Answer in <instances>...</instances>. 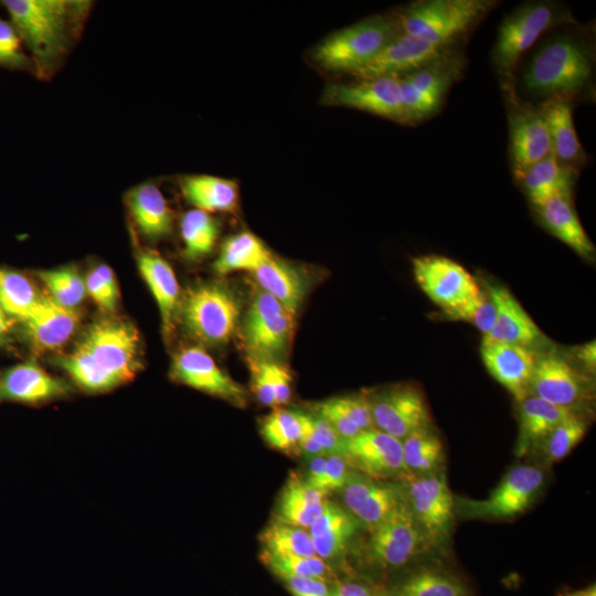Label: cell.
<instances>
[{"instance_id":"obj_1","label":"cell","mask_w":596,"mask_h":596,"mask_svg":"<svg viewBox=\"0 0 596 596\" xmlns=\"http://www.w3.org/2000/svg\"><path fill=\"white\" fill-rule=\"evenodd\" d=\"M595 38L577 21L549 30L521 60L514 78L518 96L534 105L563 100L575 105L595 96Z\"/></svg>"},{"instance_id":"obj_55","label":"cell","mask_w":596,"mask_h":596,"mask_svg":"<svg viewBox=\"0 0 596 596\" xmlns=\"http://www.w3.org/2000/svg\"><path fill=\"white\" fill-rule=\"evenodd\" d=\"M292 596H328L330 587L328 583L308 577H281L280 578Z\"/></svg>"},{"instance_id":"obj_37","label":"cell","mask_w":596,"mask_h":596,"mask_svg":"<svg viewBox=\"0 0 596 596\" xmlns=\"http://www.w3.org/2000/svg\"><path fill=\"white\" fill-rule=\"evenodd\" d=\"M273 255L265 244L253 233L243 231L226 238L214 263L217 274L235 270L255 272Z\"/></svg>"},{"instance_id":"obj_14","label":"cell","mask_w":596,"mask_h":596,"mask_svg":"<svg viewBox=\"0 0 596 596\" xmlns=\"http://www.w3.org/2000/svg\"><path fill=\"white\" fill-rule=\"evenodd\" d=\"M322 102L366 111L408 126L402 105L400 76L331 83L324 88Z\"/></svg>"},{"instance_id":"obj_5","label":"cell","mask_w":596,"mask_h":596,"mask_svg":"<svg viewBox=\"0 0 596 596\" xmlns=\"http://www.w3.org/2000/svg\"><path fill=\"white\" fill-rule=\"evenodd\" d=\"M400 33L393 13L371 15L328 35L316 46L313 58L323 68L351 74Z\"/></svg>"},{"instance_id":"obj_38","label":"cell","mask_w":596,"mask_h":596,"mask_svg":"<svg viewBox=\"0 0 596 596\" xmlns=\"http://www.w3.org/2000/svg\"><path fill=\"white\" fill-rule=\"evenodd\" d=\"M397 596H471V589L456 575L422 568L403 582Z\"/></svg>"},{"instance_id":"obj_13","label":"cell","mask_w":596,"mask_h":596,"mask_svg":"<svg viewBox=\"0 0 596 596\" xmlns=\"http://www.w3.org/2000/svg\"><path fill=\"white\" fill-rule=\"evenodd\" d=\"M292 329L294 315L262 290L246 312L243 334L255 360L275 361L286 351Z\"/></svg>"},{"instance_id":"obj_31","label":"cell","mask_w":596,"mask_h":596,"mask_svg":"<svg viewBox=\"0 0 596 596\" xmlns=\"http://www.w3.org/2000/svg\"><path fill=\"white\" fill-rule=\"evenodd\" d=\"M573 411L551 404L532 394L519 402V435L515 454L524 456L543 441L552 429Z\"/></svg>"},{"instance_id":"obj_50","label":"cell","mask_w":596,"mask_h":596,"mask_svg":"<svg viewBox=\"0 0 596 596\" xmlns=\"http://www.w3.org/2000/svg\"><path fill=\"white\" fill-rule=\"evenodd\" d=\"M350 471L351 468L343 456H327L323 472L317 489L326 496L334 491H340L343 488Z\"/></svg>"},{"instance_id":"obj_52","label":"cell","mask_w":596,"mask_h":596,"mask_svg":"<svg viewBox=\"0 0 596 596\" xmlns=\"http://www.w3.org/2000/svg\"><path fill=\"white\" fill-rule=\"evenodd\" d=\"M272 361L256 360L252 364L253 390L258 402L265 406L276 407Z\"/></svg>"},{"instance_id":"obj_8","label":"cell","mask_w":596,"mask_h":596,"mask_svg":"<svg viewBox=\"0 0 596 596\" xmlns=\"http://www.w3.org/2000/svg\"><path fill=\"white\" fill-rule=\"evenodd\" d=\"M241 306L235 294L219 284L190 288L181 305L182 322L188 332L205 344H222L232 337Z\"/></svg>"},{"instance_id":"obj_11","label":"cell","mask_w":596,"mask_h":596,"mask_svg":"<svg viewBox=\"0 0 596 596\" xmlns=\"http://www.w3.org/2000/svg\"><path fill=\"white\" fill-rule=\"evenodd\" d=\"M407 505L429 543L449 540L454 522L455 496L444 470L404 480Z\"/></svg>"},{"instance_id":"obj_57","label":"cell","mask_w":596,"mask_h":596,"mask_svg":"<svg viewBox=\"0 0 596 596\" xmlns=\"http://www.w3.org/2000/svg\"><path fill=\"white\" fill-rule=\"evenodd\" d=\"M328 596H375L373 589L360 582L339 583L330 588Z\"/></svg>"},{"instance_id":"obj_58","label":"cell","mask_w":596,"mask_h":596,"mask_svg":"<svg viewBox=\"0 0 596 596\" xmlns=\"http://www.w3.org/2000/svg\"><path fill=\"white\" fill-rule=\"evenodd\" d=\"M575 356L582 364L584 370L589 374L595 373L596 369V343L595 341L587 342L574 350Z\"/></svg>"},{"instance_id":"obj_51","label":"cell","mask_w":596,"mask_h":596,"mask_svg":"<svg viewBox=\"0 0 596 596\" xmlns=\"http://www.w3.org/2000/svg\"><path fill=\"white\" fill-rule=\"evenodd\" d=\"M21 42L13 25L0 19V64L19 66L25 63Z\"/></svg>"},{"instance_id":"obj_33","label":"cell","mask_w":596,"mask_h":596,"mask_svg":"<svg viewBox=\"0 0 596 596\" xmlns=\"http://www.w3.org/2000/svg\"><path fill=\"white\" fill-rule=\"evenodd\" d=\"M327 502L326 494L298 476H291L280 493L274 520L308 530Z\"/></svg>"},{"instance_id":"obj_19","label":"cell","mask_w":596,"mask_h":596,"mask_svg":"<svg viewBox=\"0 0 596 596\" xmlns=\"http://www.w3.org/2000/svg\"><path fill=\"white\" fill-rule=\"evenodd\" d=\"M171 377L187 386L220 397L235 406L247 404V393L215 363L213 358L198 347L180 350L171 364Z\"/></svg>"},{"instance_id":"obj_44","label":"cell","mask_w":596,"mask_h":596,"mask_svg":"<svg viewBox=\"0 0 596 596\" xmlns=\"http://www.w3.org/2000/svg\"><path fill=\"white\" fill-rule=\"evenodd\" d=\"M263 550L300 556L315 554L308 530L273 520L259 536Z\"/></svg>"},{"instance_id":"obj_56","label":"cell","mask_w":596,"mask_h":596,"mask_svg":"<svg viewBox=\"0 0 596 596\" xmlns=\"http://www.w3.org/2000/svg\"><path fill=\"white\" fill-rule=\"evenodd\" d=\"M276 406L285 405L291 397V376L288 370L276 361H272Z\"/></svg>"},{"instance_id":"obj_25","label":"cell","mask_w":596,"mask_h":596,"mask_svg":"<svg viewBox=\"0 0 596 596\" xmlns=\"http://www.w3.org/2000/svg\"><path fill=\"white\" fill-rule=\"evenodd\" d=\"M25 333L38 350H54L65 344L79 323L75 308L58 305L50 297H41L22 320Z\"/></svg>"},{"instance_id":"obj_36","label":"cell","mask_w":596,"mask_h":596,"mask_svg":"<svg viewBox=\"0 0 596 596\" xmlns=\"http://www.w3.org/2000/svg\"><path fill=\"white\" fill-rule=\"evenodd\" d=\"M401 441L404 465L409 477L443 470L445 448L439 434L432 425L416 429Z\"/></svg>"},{"instance_id":"obj_34","label":"cell","mask_w":596,"mask_h":596,"mask_svg":"<svg viewBox=\"0 0 596 596\" xmlns=\"http://www.w3.org/2000/svg\"><path fill=\"white\" fill-rule=\"evenodd\" d=\"M254 274L262 289L295 316L307 290V280L302 273L272 256Z\"/></svg>"},{"instance_id":"obj_32","label":"cell","mask_w":596,"mask_h":596,"mask_svg":"<svg viewBox=\"0 0 596 596\" xmlns=\"http://www.w3.org/2000/svg\"><path fill=\"white\" fill-rule=\"evenodd\" d=\"M127 204L140 233L150 240L170 234L173 213L161 190L152 182L132 188L127 194Z\"/></svg>"},{"instance_id":"obj_6","label":"cell","mask_w":596,"mask_h":596,"mask_svg":"<svg viewBox=\"0 0 596 596\" xmlns=\"http://www.w3.org/2000/svg\"><path fill=\"white\" fill-rule=\"evenodd\" d=\"M464 46L400 76L402 105L408 126L426 121L440 113L450 88L466 70Z\"/></svg>"},{"instance_id":"obj_2","label":"cell","mask_w":596,"mask_h":596,"mask_svg":"<svg viewBox=\"0 0 596 596\" xmlns=\"http://www.w3.org/2000/svg\"><path fill=\"white\" fill-rule=\"evenodd\" d=\"M2 6L42 73L65 54L86 7L68 0H4Z\"/></svg>"},{"instance_id":"obj_12","label":"cell","mask_w":596,"mask_h":596,"mask_svg":"<svg viewBox=\"0 0 596 596\" xmlns=\"http://www.w3.org/2000/svg\"><path fill=\"white\" fill-rule=\"evenodd\" d=\"M412 265L417 285L440 310L460 306L482 291L476 278L448 257L421 255Z\"/></svg>"},{"instance_id":"obj_10","label":"cell","mask_w":596,"mask_h":596,"mask_svg":"<svg viewBox=\"0 0 596 596\" xmlns=\"http://www.w3.org/2000/svg\"><path fill=\"white\" fill-rule=\"evenodd\" d=\"M78 345L118 385L130 381L140 366L138 331L128 322L98 321L87 330Z\"/></svg>"},{"instance_id":"obj_9","label":"cell","mask_w":596,"mask_h":596,"mask_svg":"<svg viewBox=\"0 0 596 596\" xmlns=\"http://www.w3.org/2000/svg\"><path fill=\"white\" fill-rule=\"evenodd\" d=\"M508 118L509 159L517 182L536 162L552 153L547 126L539 105L521 99L515 88L502 92Z\"/></svg>"},{"instance_id":"obj_27","label":"cell","mask_w":596,"mask_h":596,"mask_svg":"<svg viewBox=\"0 0 596 596\" xmlns=\"http://www.w3.org/2000/svg\"><path fill=\"white\" fill-rule=\"evenodd\" d=\"M533 209L546 231L582 258L594 259V244L578 219L573 198L556 196Z\"/></svg>"},{"instance_id":"obj_49","label":"cell","mask_w":596,"mask_h":596,"mask_svg":"<svg viewBox=\"0 0 596 596\" xmlns=\"http://www.w3.org/2000/svg\"><path fill=\"white\" fill-rule=\"evenodd\" d=\"M315 414L323 418L343 439H349L363 432L343 409L337 397L315 405Z\"/></svg>"},{"instance_id":"obj_17","label":"cell","mask_w":596,"mask_h":596,"mask_svg":"<svg viewBox=\"0 0 596 596\" xmlns=\"http://www.w3.org/2000/svg\"><path fill=\"white\" fill-rule=\"evenodd\" d=\"M342 456L351 469L375 479L402 477L406 480L409 477L404 465L402 441L376 428L344 439Z\"/></svg>"},{"instance_id":"obj_40","label":"cell","mask_w":596,"mask_h":596,"mask_svg":"<svg viewBox=\"0 0 596 596\" xmlns=\"http://www.w3.org/2000/svg\"><path fill=\"white\" fill-rule=\"evenodd\" d=\"M588 421L578 409L561 421L538 446L544 464L552 465L565 458L583 439Z\"/></svg>"},{"instance_id":"obj_43","label":"cell","mask_w":596,"mask_h":596,"mask_svg":"<svg viewBox=\"0 0 596 596\" xmlns=\"http://www.w3.org/2000/svg\"><path fill=\"white\" fill-rule=\"evenodd\" d=\"M260 557L263 563L279 578L308 577L326 583H330L333 579V573L327 561L317 555L278 554L263 550Z\"/></svg>"},{"instance_id":"obj_15","label":"cell","mask_w":596,"mask_h":596,"mask_svg":"<svg viewBox=\"0 0 596 596\" xmlns=\"http://www.w3.org/2000/svg\"><path fill=\"white\" fill-rule=\"evenodd\" d=\"M370 531L368 557L381 568L404 566L429 543L407 502Z\"/></svg>"},{"instance_id":"obj_7","label":"cell","mask_w":596,"mask_h":596,"mask_svg":"<svg viewBox=\"0 0 596 596\" xmlns=\"http://www.w3.org/2000/svg\"><path fill=\"white\" fill-rule=\"evenodd\" d=\"M544 471L532 465L511 468L482 500L455 497V512L465 519L503 521L525 512L539 497Z\"/></svg>"},{"instance_id":"obj_23","label":"cell","mask_w":596,"mask_h":596,"mask_svg":"<svg viewBox=\"0 0 596 596\" xmlns=\"http://www.w3.org/2000/svg\"><path fill=\"white\" fill-rule=\"evenodd\" d=\"M480 353L489 374L505 387L517 402L529 395L538 356L535 351L519 345L482 341Z\"/></svg>"},{"instance_id":"obj_60","label":"cell","mask_w":596,"mask_h":596,"mask_svg":"<svg viewBox=\"0 0 596 596\" xmlns=\"http://www.w3.org/2000/svg\"><path fill=\"white\" fill-rule=\"evenodd\" d=\"M557 596H596V585L593 584L581 589L564 590Z\"/></svg>"},{"instance_id":"obj_35","label":"cell","mask_w":596,"mask_h":596,"mask_svg":"<svg viewBox=\"0 0 596 596\" xmlns=\"http://www.w3.org/2000/svg\"><path fill=\"white\" fill-rule=\"evenodd\" d=\"M185 200L195 209L210 212H233L238 203V185L234 180L209 174L189 175L182 180Z\"/></svg>"},{"instance_id":"obj_20","label":"cell","mask_w":596,"mask_h":596,"mask_svg":"<svg viewBox=\"0 0 596 596\" xmlns=\"http://www.w3.org/2000/svg\"><path fill=\"white\" fill-rule=\"evenodd\" d=\"M529 394L557 406L577 409L589 394V382L566 359L544 352L536 356Z\"/></svg>"},{"instance_id":"obj_59","label":"cell","mask_w":596,"mask_h":596,"mask_svg":"<svg viewBox=\"0 0 596 596\" xmlns=\"http://www.w3.org/2000/svg\"><path fill=\"white\" fill-rule=\"evenodd\" d=\"M11 323V317L0 307V343L7 339Z\"/></svg>"},{"instance_id":"obj_30","label":"cell","mask_w":596,"mask_h":596,"mask_svg":"<svg viewBox=\"0 0 596 596\" xmlns=\"http://www.w3.org/2000/svg\"><path fill=\"white\" fill-rule=\"evenodd\" d=\"M139 272L159 307L163 334L168 337L180 304V286L167 260L152 251H141L137 257Z\"/></svg>"},{"instance_id":"obj_29","label":"cell","mask_w":596,"mask_h":596,"mask_svg":"<svg viewBox=\"0 0 596 596\" xmlns=\"http://www.w3.org/2000/svg\"><path fill=\"white\" fill-rule=\"evenodd\" d=\"M539 106L547 126L553 156L561 164L581 170L587 161V155L575 129L574 105L550 100Z\"/></svg>"},{"instance_id":"obj_39","label":"cell","mask_w":596,"mask_h":596,"mask_svg":"<svg viewBox=\"0 0 596 596\" xmlns=\"http://www.w3.org/2000/svg\"><path fill=\"white\" fill-rule=\"evenodd\" d=\"M180 233L184 256L196 260L212 252L219 235V224L210 213L193 209L182 216Z\"/></svg>"},{"instance_id":"obj_18","label":"cell","mask_w":596,"mask_h":596,"mask_svg":"<svg viewBox=\"0 0 596 596\" xmlns=\"http://www.w3.org/2000/svg\"><path fill=\"white\" fill-rule=\"evenodd\" d=\"M340 491L344 508L370 530L406 502L404 482L375 479L353 469Z\"/></svg>"},{"instance_id":"obj_21","label":"cell","mask_w":596,"mask_h":596,"mask_svg":"<svg viewBox=\"0 0 596 596\" xmlns=\"http://www.w3.org/2000/svg\"><path fill=\"white\" fill-rule=\"evenodd\" d=\"M462 45L438 46L400 33L371 62L350 75L355 79L403 76Z\"/></svg>"},{"instance_id":"obj_42","label":"cell","mask_w":596,"mask_h":596,"mask_svg":"<svg viewBox=\"0 0 596 596\" xmlns=\"http://www.w3.org/2000/svg\"><path fill=\"white\" fill-rule=\"evenodd\" d=\"M260 434L265 443L286 454L299 453L301 421L299 412L277 408L262 422Z\"/></svg>"},{"instance_id":"obj_3","label":"cell","mask_w":596,"mask_h":596,"mask_svg":"<svg viewBox=\"0 0 596 596\" xmlns=\"http://www.w3.org/2000/svg\"><path fill=\"white\" fill-rule=\"evenodd\" d=\"M575 21L565 4L547 0L526 1L507 13L491 51L492 67L501 92L515 88L518 66L542 35L555 26Z\"/></svg>"},{"instance_id":"obj_28","label":"cell","mask_w":596,"mask_h":596,"mask_svg":"<svg viewBox=\"0 0 596 596\" xmlns=\"http://www.w3.org/2000/svg\"><path fill=\"white\" fill-rule=\"evenodd\" d=\"M362 523L344 507L328 501L308 529L315 554L324 561L341 556Z\"/></svg>"},{"instance_id":"obj_16","label":"cell","mask_w":596,"mask_h":596,"mask_svg":"<svg viewBox=\"0 0 596 596\" xmlns=\"http://www.w3.org/2000/svg\"><path fill=\"white\" fill-rule=\"evenodd\" d=\"M368 397L374 428L400 440L432 425L424 394L414 385H395Z\"/></svg>"},{"instance_id":"obj_47","label":"cell","mask_w":596,"mask_h":596,"mask_svg":"<svg viewBox=\"0 0 596 596\" xmlns=\"http://www.w3.org/2000/svg\"><path fill=\"white\" fill-rule=\"evenodd\" d=\"M439 315L447 320L470 323L483 336H487L494 326L497 311L496 306L486 289L473 299L460 306L440 310Z\"/></svg>"},{"instance_id":"obj_53","label":"cell","mask_w":596,"mask_h":596,"mask_svg":"<svg viewBox=\"0 0 596 596\" xmlns=\"http://www.w3.org/2000/svg\"><path fill=\"white\" fill-rule=\"evenodd\" d=\"M312 426L319 443L326 451L327 456L343 455L344 439L318 415H311Z\"/></svg>"},{"instance_id":"obj_26","label":"cell","mask_w":596,"mask_h":596,"mask_svg":"<svg viewBox=\"0 0 596 596\" xmlns=\"http://www.w3.org/2000/svg\"><path fill=\"white\" fill-rule=\"evenodd\" d=\"M579 170L561 164L551 153L529 168L517 181L532 207L556 196L573 198Z\"/></svg>"},{"instance_id":"obj_54","label":"cell","mask_w":596,"mask_h":596,"mask_svg":"<svg viewBox=\"0 0 596 596\" xmlns=\"http://www.w3.org/2000/svg\"><path fill=\"white\" fill-rule=\"evenodd\" d=\"M301 421V437L299 454L308 461L316 457L327 456L315 433L311 415L299 413Z\"/></svg>"},{"instance_id":"obj_22","label":"cell","mask_w":596,"mask_h":596,"mask_svg":"<svg viewBox=\"0 0 596 596\" xmlns=\"http://www.w3.org/2000/svg\"><path fill=\"white\" fill-rule=\"evenodd\" d=\"M486 289L496 306L497 317L492 330L483 336L482 341L535 351L544 342V336L515 297L497 284H488Z\"/></svg>"},{"instance_id":"obj_45","label":"cell","mask_w":596,"mask_h":596,"mask_svg":"<svg viewBox=\"0 0 596 596\" xmlns=\"http://www.w3.org/2000/svg\"><path fill=\"white\" fill-rule=\"evenodd\" d=\"M58 363L85 392L103 393L118 386L79 345L72 353L61 358Z\"/></svg>"},{"instance_id":"obj_46","label":"cell","mask_w":596,"mask_h":596,"mask_svg":"<svg viewBox=\"0 0 596 596\" xmlns=\"http://www.w3.org/2000/svg\"><path fill=\"white\" fill-rule=\"evenodd\" d=\"M50 292V298L61 306L75 308L86 295L85 280L70 268L39 273Z\"/></svg>"},{"instance_id":"obj_41","label":"cell","mask_w":596,"mask_h":596,"mask_svg":"<svg viewBox=\"0 0 596 596\" xmlns=\"http://www.w3.org/2000/svg\"><path fill=\"white\" fill-rule=\"evenodd\" d=\"M41 297L32 281L24 275L0 268V307L10 317L22 321Z\"/></svg>"},{"instance_id":"obj_4","label":"cell","mask_w":596,"mask_h":596,"mask_svg":"<svg viewBox=\"0 0 596 596\" xmlns=\"http://www.w3.org/2000/svg\"><path fill=\"white\" fill-rule=\"evenodd\" d=\"M496 0H418L393 13L400 32L438 46L464 45Z\"/></svg>"},{"instance_id":"obj_48","label":"cell","mask_w":596,"mask_h":596,"mask_svg":"<svg viewBox=\"0 0 596 596\" xmlns=\"http://www.w3.org/2000/svg\"><path fill=\"white\" fill-rule=\"evenodd\" d=\"M86 294L95 304L107 312L115 311L119 298L118 285L114 272L107 265H98L85 279Z\"/></svg>"},{"instance_id":"obj_24","label":"cell","mask_w":596,"mask_h":596,"mask_svg":"<svg viewBox=\"0 0 596 596\" xmlns=\"http://www.w3.org/2000/svg\"><path fill=\"white\" fill-rule=\"evenodd\" d=\"M71 386L32 361L17 364L0 376V398L38 404L67 396Z\"/></svg>"}]
</instances>
